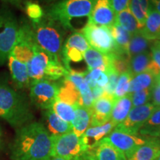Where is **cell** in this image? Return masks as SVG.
I'll return each mask as SVG.
<instances>
[{
    "mask_svg": "<svg viewBox=\"0 0 160 160\" xmlns=\"http://www.w3.org/2000/svg\"><path fill=\"white\" fill-rule=\"evenodd\" d=\"M65 45L69 46V47L76 48L84 53L90 48V45L84 36L79 32H74L73 34L70 36L66 40Z\"/></svg>",
    "mask_w": 160,
    "mask_h": 160,
    "instance_id": "37",
    "label": "cell"
},
{
    "mask_svg": "<svg viewBox=\"0 0 160 160\" xmlns=\"http://www.w3.org/2000/svg\"><path fill=\"white\" fill-rule=\"evenodd\" d=\"M36 43L56 61L62 62L63 28L59 24L48 19H43L37 23H31Z\"/></svg>",
    "mask_w": 160,
    "mask_h": 160,
    "instance_id": "4",
    "label": "cell"
},
{
    "mask_svg": "<svg viewBox=\"0 0 160 160\" xmlns=\"http://www.w3.org/2000/svg\"><path fill=\"white\" fill-rule=\"evenodd\" d=\"M83 158H78V159H75L73 160H82ZM50 160H67L65 159H62V158H60V157H51V159Z\"/></svg>",
    "mask_w": 160,
    "mask_h": 160,
    "instance_id": "49",
    "label": "cell"
},
{
    "mask_svg": "<svg viewBox=\"0 0 160 160\" xmlns=\"http://www.w3.org/2000/svg\"><path fill=\"white\" fill-rule=\"evenodd\" d=\"M132 108L133 105H132L131 95L129 93L125 97L117 99L112 109L110 120L116 126L118 125L125 119Z\"/></svg>",
    "mask_w": 160,
    "mask_h": 160,
    "instance_id": "23",
    "label": "cell"
},
{
    "mask_svg": "<svg viewBox=\"0 0 160 160\" xmlns=\"http://www.w3.org/2000/svg\"><path fill=\"white\" fill-rule=\"evenodd\" d=\"M116 22L119 24L122 28L128 31L131 35L134 34L140 31L138 22L131 13L129 6L124 9L123 11L119 12L116 15Z\"/></svg>",
    "mask_w": 160,
    "mask_h": 160,
    "instance_id": "28",
    "label": "cell"
},
{
    "mask_svg": "<svg viewBox=\"0 0 160 160\" xmlns=\"http://www.w3.org/2000/svg\"><path fill=\"white\" fill-rule=\"evenodd\" d=\"M156 108L151 102L139 107L132 108L125 119L116 126L115 129L129 134L137 135Z\"/></svg>",
    "mask_w": 160,
    "mask_h": 160,
    "instance_id": "9",
    "label": "cell"
},
{
    "mask_svg": "<svg viewBox=\"0 0 160 160\" xmlns=\"http://www.w3.org/2000/svg\"><path fill=\"white\" fill-rule=\"evenodd\" d=\"M2 1L6 2L11 3L12 5L17 6V7H19V6L22 4L24 0H2Z\"/></svg>",
    "mask_w": 160,
    "mask_h": 160,
    "instance_id": "48",
    "label": "cell"
},
{
    "mask_svg": "<svg viewBox=\"0 0 160 160\" xmlns=\"http://www.w3.org/2000/svg\"><path fill=\"white\" fill-rule=\"evenodd\" d=\"M129 94L131 95L133 108L139 107L149 103L150 100H151V88L141 90Z\"/></svg>",
    "mask_w": 160,
    "mask_h": 160,
    "instance_id": "38",
    "label": "cell"
},
{
    "mask_svg": "<svg viewBox=\"0 0 160 160\" xmlns=\"http://www.w3.org/2000/svg\"><path fill=\"white\" fill-rule=\"evenodd\" d=\"M109 30L117 45L119 53L128 55V48L131 35L117 22L110 27Z\"/></svg>",
    "mask_w": 160,
    "mask_h": 160,
    "instance_id": "26",
    "label": "cell"
},
{
    "mask_svg": "<svg viewBox=\"0 0 160 160\" xmlns=\"http://www.w3.org/2000/svg\"><path fill=\"white\" fill-rule=\"evenodd\" d=\"M140 32L151 41L160 39V13L150 5L144 27Z\"/></svg>",
    "mask_w": 160,
    "mask_h": 160,
    "instance_id": "20",
    "label": "cell"
},
{
    "mask_svg": "<svg viewBox=\"0 0 160 160\" xmlns=\"http://www.w3.org/2000/svg\"><path fill=\"white\" fill-rule=\"evenodd\" d=\"M52 136L43 124L29 122L17 129L10 147L11 160H50Z\"/></svg>",
    "mask_w": 160,
    "mask_h": 160,
    "instance_id": "1",
    "label": "cell"
},
{
    "mask_svg": "<svg viewBox=\"0 0 160 160\" xmlns=\"http://www.w3.org/2000/svg\"><path fill=\"white\" fill-rule=\"evenodd\" d=\"M30 98L31 102L37 108L48 110L57 99L59 84L48 79L32 81L30 84Z\"/></svg>",
    "mask_w": 160,
    "mask_h": 160,
    "instance_id": "8",
    "label": "cell"
},
{
    "mask_svg": "<svg viewBox=\"0 0 160 160\" xmlns=\"http://www.w3.org/2000/svg\"><path fill=\"white\" fill-rule=\"evenodd\" d=\"M40 1L43 2L50 3V2H55V1H59V0H40Z\"/></svg>",
    "mask_w": 160,
    "mask_h": 160,
    "instance_id": "51",
    "label": "cell"
},
{
    "mask_svg": "<svg viewBox=\"0 0 160 160\" xmlns=\"http://www.w3.org/2000/svg\"><path fill=\"white\" fill-rule=\"evenodd\" d=\"M91 109L77 105L75 107V117L72 122V131L78 137H81L91 125Z\"/></svg>",
    "mask_w": 160,
    "mask_h": 160,
    "instance_id": "22",
    "label": "cell"
},
{
    "mask_svg": "<svg viewBox=\"0 0 160 160\" xmlns=\"http://www.w3.org/2000/svg\"><path fill=\"white\" fill-rule=\"evenodd\" d=\"M156 160H160V155L157 158V159H156Z\"/></svg>",
    "mask_w": 160,
    "mask_h": 160,
    "instance_id": "54",
    "label": "cell"
},
{
    "mask_svg": "<svg viewBox=\"0 0 160 160\" xmlns=\"http://www.w3.org/2000/svg\"><path fill=\"white\" fill-rule=\"evenodd\" d=\"M149 6V0H129V8L137 19L139 30L145 25Z\"/></svg>",
    "mask_w": 160,
    "mask_h": 160,
    "instance_id": "30",
    "label": "cell"
},
{
    "mask_svg": "<svg viewBox=\"0 0 160 160\" xmlns=\"http://www.w3.org/2000/svg\"><path fill=\"white\" fill-rule=\"evenodd\" d=\"M25 13L31 20V23H37L43 19L45 16L42 8L39 4L32 1H26L25 2Z\"/></svg>",
    "mask_w": 160,
    "mask_h": 160,
    "instance_id": "35",
    "label": "cell"
},
{
    "mask_svg": "<svg viewBox=\"0 0 160 160\" xmlns=\"http://www.w3.org/2000/svg\"><path fill=\"white\" fill-rule=\"evenodd\" d=\"M67 73V69L65 68L62 63L52 59L45 70L44 79L56 81V80L59 79L60 78L65 77Z\"/></svg>",
    "mask_w": 160,
    "mask_h": 160,
    "instance_id": "33",
    "label": "cell"
},
{
    "mask_svg": "<svg viewBox=\"0 0 160 160\" xmlns=\"http://www.w3.org/2000/svg\"><path fill=\"white\" fill-rule=\"evenodd\" d=\"M106 74L108 77V82L106 86L104 88V91L108 94L113 95L114 94V91L117 87L118 79H119V74L115 71L114 69H111Z\"/></svg>",
    "mask_w": 160,
    "mask_h": 160,
    "instance_id": "41",
    "label": "cell"
},
{
    "mask_svg": "<svg viewBox=\"0 0 160 160\" xmlns=\"http://www.w3.org/2000/svg\"><path fill=\"white\" fill-rule=\"evenodd\" d=\"M106 137L112 145L125 154L127 159L135 153L140 146L143 145L148 141L143 137L124 133L116 129L112 131Z\"/></svg>",
    "mask_w": 160,
    "mask_h": 160,
    "instance_id": "11",
    "label": "cell"
},
{
    "mask_svg": "<svg viewBox=\"0 0 160 160\" xmlns=\"http://www.w3.org/2000/svg\"><path fill=\"white\" fill-rule=\"evenodd\" d=\"M116 15L110 0H93V8L88 22L109 28L116 23Z\"/></svg>",
    "mask_w": 160,
    "mask_h": 160,
    "instance_id": "14",
    "label": "cell"
},
{
    "mask_svg": "<svg viewBox=\"0 0 160 160\" xmlns=\"http://www.w3.org/2000/svg\"><path fill=\"white\" fill-rule=\"evenodd\" d=\"M9 70L15 85L17 88L23 89L28 88L31 84L27 64L17 60L12 54H10L8 59Z\"/></svg>",
    "mask_w": 160,
    "mask_h": 160,
    "instance_id": "17",
    "label": "cell"
},
{
    "mask_svg": "<svg viewBox=\"0 0 160 160\" xmlns=\"http://www.w3.org/2000/svg\"><path fill=\"white\" fill-rule=\"evenodd\" d=\"M53 59L48 53L37 45L33 55L27 63L28 72L31 82L45 79V72L50 62Z\"/></svg>",
    "mask_w": 160,
    "mask_h": 160,
    "instance_id": "15",
    "label": "cell"
},
{
    "mask_svg": "<svg viewBox=\"0 0 160 160\" xmlns=\"http://www.w3.org/2000/svg\"><path fill=\"white\" fill-rule=\"evenodd\" d=\"M1 137H2V128L1 127H0V139H1Z\"/></svg>",
    "mask_w": 160,
    "mask_h": 160,
    "instance_id": "53",
    "label": "cell"
},
{
    "mask_svg": "<svg viewBox=\"0 0 160 160\" xmlns=\"http://www.w3.org/2000/svg\"><path fill=\"white\" fill-rule=\"evenodd\" d=\"M19 25L9 10H0V65L8 59L17 42Z\"/></svg>",
    "mask_w": 160,
    "mask_h": 160,
    "instance_id": "5",
    "label": "cell"
},
{
    "mask_svg": "<svg viewBox=\"0 0 160 160\" xmlns=\"http://www.w3.org/2000/svg\"><path fill=\"white\" fill-rule=\"evenodd\" d=\"M160 127V107H157L151 117L140 129L139 133L143 136L153 137Z\"/></svg>",
    "mask_w": 160,
    "mask_h": 160,
    "instance_id": "32",
    "label": "cell"
},
{
    "mask_svg": "<svg viewBox=\"0 0 160 160\" xmlns=\"http://www.w3.org/2000/svg\"><path fill=\"white\" fill-rule=\"evenodd\" d=\"M0 118L17 129L31 122L33 118L27 98L1 79Z\"/></svg>",
    "mask_w": 160,
    "mask_h": 160,
    "instance_id": "2",
    "label": "cell"
},
{
    "mask_svg": "<svg viewBox=\"0 0 160 160\" xmlns=\"http://www.w3.org/2000/svg\"><path fill=\"white\" fill-rule=\"evenodd\" d=\"M83 59L87 64L88 71L100 69L107 73L113 68L111 64V53L104 54L92 48H90L83 53Z\"/></svg>",
    "mask_w": 160,
    "mask_h": 160,
    "instance_id": "16",
    "label": "cell"
},
{
    "mask_svg": "<svg viewBox=\"0 0 160 160\" xmlns=\"http://www.w3.org/2000/svg\"><path fill=\"white\" fill-rule=\"evenodd\" d=\"M85 160H127L119 150L110 142L107 137L103 138L97 145L91 148L83 155Z\"/></svg>",
    "mask_w": 160,
    "mask_h": 160,
    "instance_id": "13",
    "label": "cell"
},
{
    "mask_svg": "<svg viewBox=\"0 0 160 160\" xmlns=\"http://www.w3.org/2000/svg\"><path fill=\"white\" fill-rule=\"evenodd\" d=\"M151 40H148L142 34L140 31L134 34L131 35L128 48V56L131 59L133 56L148 51Z\"/></svg>",
    "mask_w": 160,
    "mask_h": 160,
    "instance_id": "29",
    "label": "cell"
},
{
    "mask_svg": "<svg viewBox=\"0 0 160 160\" xmlns=\"http://www.w3.org/2000/svg\"><path fill=\"white\" fill-rule=\"evenodd\" d=\"M116 127L111 120L102 125L97 127H90L81 136L82 141L85 145L86 151L99 142L106 135H108Z\"/></svg>",
    "mask_w": 160,
    "mask_h": 160,
    "instance_id": "18",
    "label": "cell"
},
{
    "mask_svg": "<svg viewBox=\"0 0 160 160\" xmlns=\"http://www.w3.org/2000/svg\"><path fill=\"white\" fill-rule=\"evenodd\" d=\"M81 33L92 48L104 54L119 53L108 28L88 22L82 28Z\"/></svg>",
    "mask_w": 160,
    "mask_h": 160,
    "instance_id": "7",
    "label": "cell"
},
{
    "mask_svg": "<svg viewBox=\"0 0 160 160\" xmlns=\"http://www.w3.org/2000/svg\"><path fill=\"white\" fill-rule=\"evenodd\" d=\"M151 61V53L148 51L132 57L129 62V73L132 77L147 71Z\"/></svg>",
    "mask_w": 160,
    "mask_h": 160,
    "instance_id": "25",
    "label": "cell"
},
{
    "mask_svg": "<svg viewBox=\"0 0 160 160\" xmlns=\"http://www.w3.org/2000/svg\"><path fill=\"white\" fill-rule=\"evenodd\" d=\"M0 144H1V139H0Z\"/></svg>",
    "mask_w": 160,
    "mask_h": 160,
    "instance_id": "55",
    "label": "cell"
},
{
    "mask_svg": "<svg viewBox=\"0 0 160 160\" xmlns=\"http://www.w3.org/2000/svg\"><path fill=\"white\" fill-rule=\"evenodd\" d=\"M151 57L160 70V41L156 40L151 46Z\"/></svg>",
    "mask_w": 160,
    "mask_h": 160,
    "instance_id": "42",
    "label": "cell"
},
{
    "mask_svg": "<svg viewBox=\"0 0 160 160\" xmlns=\"http://www.w3.org/2000/svg\"><path fill=\"white\" fill-rule=\"evenodd\" d=\"M156 80H157L158 83L160 84V73L157 76V77H156Z\"/></svg>",
    "mask_w": 160,
    "mask_h": 160,
    "instance_id": "52",
    "label": "cell"
},
{
    "mask_svg": "<svg viewBox=\"0 0 160 160\" xmlns=\"http://www.w3.org/2000/svg\"><path fill=\"white\" fill-rule=\"evenodd\" d=\"M159 155V142L148 140L146 143L140 146L128 160H156Z\"/></svg>",
    "mask_w": 160,
    "mask_h": 160,
    "instance_id": "24",
    "label": "cell"
},
{
    "mask_svg": "<svg viewBox=\"0 0 160 160\" xmlns=\"http://www.w3.org/2000/svg\"><path fill=\"white\" fill-rule=\"evenodd\" d=\"M116 100L114 96L108 94L105 91L101 97L94 100L91 108V127L102 125L109 121Z\"/></svg>",
    "mask_w": 160,
    "mask_h": 160,
    "instance_id": "12",
    "label": "cell"
},
{
    "mask_svg": "<svg viewBox=\"0 0 160 160\" xmlns=\"http://www.w3.org/2000/svg\"><path fill=\"white\" fill-rule=\"evenodd\" d=\"M112 8L115 11L116 14L123 11L129 6V0H110Z\"/></svg>",
    "mask_w": 160,
    "mask_h": 160,
    "instance_id": "44",
    "label": "cell"
},
{
    "mask_svg": "<svg viewBox=\"0 0 160 160\" xmlns=\"http://www.w3.org/2000/svg\"><path fill=\"white\" fill-rule=\"evenodd\" d=\"M31 25L23 22L19 25L17 42L11 54L22 62L27 64L33 55V49L37 46Z\"/></svg>",
    "mask_w": 160,
    "mask_h": 160,
    "instance_id": "10",
    "label": "cell"
},
{
    "mask_svg": "<svg viewBox=\"0 0 160 160\" xmlns=\"http://www.w3.org/2000/svg\"><path fill=\"white\" fill-rule=\"evenodd\" d=\"M91 92H92V95H93V99L96 100V99H99V97H101L103 95L104 88H101V87H99V86L97 85L96 87L92 88Z\"/></svg>",
    "mask_w": 160,
    "mask_h": 160,
    "instance_id": "46",
    "label": "cell"
},
{
    "mask_svg": "<svg viewBox=\"0 0 160 160\" xmlns=\"http://www.w3.org/2000/svg\"><path fill=\"white\" fill-rule=\"evenodd\" d=\"M156 82V77L149 71H145L136 75L132 77L131 80L128 93L152 88Z\"/></svg>",
    "mask_w": 160,
    "mask_h": 160,
    "instance_id": "27",
    "label": "cell"
},
{
    "mask_svg": "<svg viewBox=\"0 0 160 160\" xmlns=\"http://www.w3.org/2000/svg\"><path fill=\"white\" fill-rule=\"evenodd\" d=\"M150 5L160 13V0H149Z\"/></svg>",
    "mask_w": 160,
    "mask_h": 160,
    "instance_id": "47",
    "label": "cell"
},
{
    "mask_svg": "<svg viewBox=\"0 0 160 160\" xmlns=\"http://www.w3.org/2000/svg\"><path fill=\"white\" fill-rule=\"evenodd\" d=\"M52 157H60L67 160L83 158L86 148L82 141L73 131L65 134L52 137Z\"/></svg>",
    "mask_w": 160,
    "mask_h": 160,
    "instance_id": "6",
    "label": "cell"
},
{
    "mask_svg": "<svg viewBox=\"0 0 160 160\" xmlns=\"http://www.w3.org/2000/svg\"><path fill=\"white\" fill-rule=\"evenodd\" d=\"M75 107L76 106L69 105L57 99L52 105L51 109L62 119H63L66 122L71 124L75 117Z\"/></svg>",
    "mask_w": 160,
    "mask_h": 160,
    "instance_id": "31",
    "label": "cell"
},
{
    "mask_svg": "<svg viewBox=\"0 0 160 160\" xmlns=\"http://www.w3.org/2000/svg\"><path fill=\"white\" fill-rule=\"evenodd\" d=\"M86 73L87 72L79 71L73 69H71L68 71V73L65 76L64 78L71 82L78 89L79 85L84 82V78H85Z\"/></svg>",
    "mask_w": 160,
    "mask_h": 160,
    "instance_id": "40",
    "label": "cell"
},
{
    "mask_svg": "<svg viewBox=\"0 0 160 160\" xmlns=\"http://www.w3.org/2000/svg\"><path fill=\"white\" fill-rule=\"evenodd\" d=\"M96 82H97V85L104 88L108 84V77L106 74V73L102 71Z\"/></svg>",
    "mask_w": 160,
    "mask_h": 160,
    "instance_id": "45",
    "label": "cell"
},
{
    "mask_svg": "<svg viewBox=\"0 0 160 160\" xmlns=\"http://www.w3.org/2000/svg\"><path fill=\"white\" fill-rule=\"evenodd\" d=\"M78 91H79L80 96H81L82 106L91 109L93 102H94L93 95H92L91 89L90 88L88 84L84 81L78 88Z\"/></svg>",
    "mask_w": 160,
    "mask_h": 160,
    "instance_id": "39",
    "label": "cell"
},
{
    "mask_svg": "<svg viewBox=\"0 0 160 160\" xmlns=\"http://www.w3.org/2000/svg\"><path fill=\"white\" fill-rule=\"evenodd\" d=\"M47 130L52 137H57L72 131V125L62 119L51 108L44 112Z\"/></svg>",
    "mask_w": 160,
    "mask_h": 160,
    "instance_id": "19",
    "label": "cell"
},
{
    "mask_svg": "<svg viewBox=\"0 0 160 160\" xmlns=\"http://www.w3.org/2000/svg\"><path fill=\"white\" fill-rule=\"evenodd\" d=\"M93 5V0H59L47 8L45 17L64 30L74 31L72 22L85 17L89 19Z\"/></svg>",
    "mask_w": 160,
    "mask_h": 160,
    "instance_id": "3",
    "label": "cell"
},
{
    "mask_svg": "<svg viewBox=\"0 0 160 160\" xmlns=\"http://www.w3.org/2000/svg\"><path fill=\"white\" fill-rule=\"evenodd\" d=\"M57 99L73 106H82L81 96L79 91L71 82L65 78L61 85H59Z\"/></svg>",
    "mask_w": 160,
    "mask_h": 160,
    "instance_id": "21",
    "label": "cell"
},
{
    "mask_svg": "<svg viewBox=\"0 0 160 160\" xmlns=\"http://www.w3.org/2000/svg\"><path fill=\"white\" fill-rule=\"evenodd\" d=\"M152 104L156 107H160V84L156 82L151 88Z\"/></svg>",
    "mask_w": 160,
    "mask_h": 160,
    "instance_id": "43",
    "label": "cell"
},
{
    "mask_svg": "<svg viewBox=\"0 0 160 160\" xmlns=\"http://www.w3.org/2000/svg\"><path fill=\"white\" fill-rule=\"evenodd\" d=\"M131 79L132 76L129 72H126V73H124L119 76L114 91V94H113L116 99L128 94Z\"/></svg>",
    "mask_w": 160,
    "mask_h": 160,
    "instance_id": "36",
    "label": "cell"
},
{
    "mask_svg": "<svg viewBox=\"0 0 160 160\" xmlns=\"http://www.w3.org/2000/svg\"><path fill=\"white\" fill-rule=\"evenodd\" d=\"M153 137H160V127L159 128V129L156 131L155 134L153 135Z\"/></svg>",
    "mask_w": 160,
    "mask_h": 160,
    "instance_id": "50",
    "label": "cell"
},
{
    "mask_svg": "<svg viewBox=\"0 0 160 160\" xmlns=\"http://www.w3.org/2000/svg\"><path fill=\"white\" fill-rule=\"evenodd\" d=\"M111 64L113 69L119 75L129 72L130 58L127 54L111 53Z\"/></svg>",
    "mask_w": 160,
    "mask_h": 160,
    "instance_id": "34",
    "label": "cell"
}]
</instances>
